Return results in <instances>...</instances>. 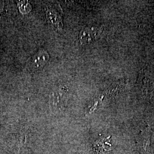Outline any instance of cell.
<instances>
[{
    "instance_id": "cell-1",
    "label": "cell",
    "mask_w": 154,
    "mask_h": 154,
    "mask_svg": "<svg viewBox=\"0 0 154 154\" xmlns=\"http://www.w3.org/2000/svg\"><path fill=\"white\" fill-rule=\"evenodd\" d=\"M69 88L65 85L56 87L50 93L49 105L52 111L58 112L63 110L68 98Z\"/></svg>"
},
{
    "instance_id": "cell-4",
    "label": "cell",
    "mask_w": 154,
    "mask_h": 154,
    "mask_svg": "<svg viewBox=\"0 0 154 154\" xmlns=\"http://www.w3.org/2000/svg\"><path fill=\"white\" fill-rule=\"evenodd\" d=\"M18 6L20 12L22 14H27L32 11L31 4L26 1H21L18 2Z\"/></svg>"
},
{
    "instance_id": "cell-2",
    "label": "cell",
    "mask_w": 154,
    "mask_h": 154,
    "mask_svg": "<svg viewBox=\"0 0 154 154\" xmlns=\"http://www.w3.org/2000/svg\"><path fill=\"white\" fill-rule=\"evenodd\" d=\"M101 32V29L96 26H88L83 28L80 32L79 39L80 43L87 45L93 43Z\"/></svg>"
},
{
    "instance_id": "cell-3",
    "label": "cell",
    "mask_w": 154,
    "mask_h": 154,
    "mask_svg": "<svg viewBox=\"0 0 154 154\" xmlns=\"http://www.w3.org/2000/svg\"><path fill=\"white\" fill-rule=\"evenodd\" d=\"M49 59L48 53L45 50H41L31 59L29 63V67L33 72L39 71L48 63Z\"/></svg>"
},
{
    "instance_id": "cell-5",
    "label": "cell",
    "mask_w": 154,
    "mask_h": 154,
    "mask_svg": "<svg viewBox=\"0 0 154 154\" xmlns=\"http://www.w3.org/2000/svg\"><path fill=\"white\" fill-rule=\"evenodd\" d=\"M4 8V2L0 1V13H2Z\"/></svg>"
}]
</instances>
